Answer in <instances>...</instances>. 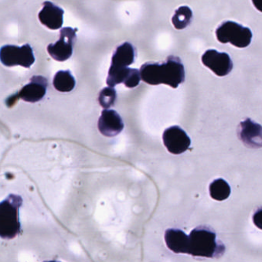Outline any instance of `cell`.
<instances>
[{
    "label": "cell",
    "mask_w": 262,
    "mask_h": 262,
    "mask_svg": "<svg viewBox=\"0 0 262 262\" xmlns=\"http://www.w3.org/2000/svg\"><path fill=\"white\" fill-rule=\"evenodd\" d=\"M75 78L69 71H60L54 77L53 85L61 92H70L75 87Z\"/></svg>",
    "instance_id": "9a60e30c"
},
{
    "label": "cell",
    "mask_w": 262,
    "mask_h": 262,
    "mask_svg": "<svg viewBox=\"0 0 262 262\" xmlns=\"http://www.w3.org/2000/svg\"><path fill=\"white\" fill-rule=\"evenodd\" d=\"M43 6V9L38 14L41 24L52 30L60 29L63 24V9L49 1L45 2Z\"/></svg>",
    "instance_id": "4fadbf2b"
},
{
    "label": "cell",
    "mask_w": 262,
    "mask_h": 262,
    "mask_svg": "<svg viewBox=\"0 0 262 262\" xmlns=\"http://www.w3.org/2000/svg\"><path fill=\"white\" fill-rule=\"evenodd\" d=\"M117 93L116 91L114 88L108 87L104 88L101 92H100L99 104L102 106L104 108L108 109L115 104L116 101Z\"/></svg>",
    "instance_id": "ac0fdd59"
},
{
    "label": "cell",
    "mask_w": 262,
    "mask_h": 262,
    "mask_svg": "<svg viewBox=\"0 0 262 262\" xmlns=\"http://www.w3.org/2000/svg\"><path fill=\"white\" fill-rule=\"evenodd\" d=\"M252 3L258 10L262 12V0H252Z\"/></svg>",
    "instance_id": "ffe728a7"
},
{
    "label": "cell",
    "mask_w": 262,
    "mask_h": 262,
    "mask_svg": "<svg viewBox=\"0 0 262 262\" xmlns=\"http://www.w3.org/2000/svg\"><path fill=\"white\" fill-rule=\"evenodd\" d=\"M135 58V49L134 46L129 42H124V44L118 47L115 54L112 57V66L111 67L121 68L128 67L132 64Z\"/></svg>",
    "instance_id": "5bb4252c"
},
{
    "label": "cell",
    "mask_w": 262,
    "mask_h": 262,
    "mask_svg": "<svg viewBox=\"0 0 262 262\" xmlns=\"http://www.w3.org/2000/svg\"><path fill=\"white\" fill-rule=\"evenodd\" d=\"M238 135L248 147H262V127L250 119L240 124Z\"/></svg>",
    "instance_id": "7c38bea8"
},
{
    "label": "cell",
    "mask_w": 262,
    "mask_h": 262,
    "mask_svg": "<svg viewBox=\"0 0 262 262\" xmlns=\"http://www.w3.org/2000/svg\"><path fill=\"white\" fill-rule=\"evenodd\" d=\"M215 232L207 228L193 229L189 235L186 234L183 254L195 257L213 258L224 251V247L216 243Z\"/></svg>",
    "instance_id": "7a4b0ae2"
},
{
    "label": "cell",
    "mask_w": 262,
    "mask_h": 262,
    "mask_svg": "<svg viewBox=\"0 0 262 262\" xmlns=\"http://www.w3.org/2000/svg\"><path fill=\"white\" fill-rule=\"evenodd\" d=\"M211 197L217 201H223L229 198L231 188L229 183L223 179L214 180L209 186Z\"/></svg>",
    "instance_id": "2e32d148"
},
{
    "label": "cell",
    "mask_w": 262,
    "mask_h": 262,
    "mask_svg": "<svg viewBox=\"0 0 262 262\" xmlns=\"http://www.w3.org/2000/svg\"><path fill=\"white\" fill-rule=\"evenodd\" d=\"M23 200L18 195H10L0 203V237L13 238L20 232L18 209Z\"/></svg>",
    "instance_id": "3957f363"
},
{
    "label": "cell",
    "mask_w": 262,
    "mask_h": 262,
    "mask_svg": "<svg viewBox=\"0 0 262 262\" xmlns=\"http://www.w3.org/2000/svg\"><path fill=\"white\" fill-rule=\"evenodd\" d=\"M48 81L46 78L41 76H34L31 82L15 94V96L21 98L28 102H37L44 98L47 90Z\"/></svg>",
    "instance_id": "30bf717a"
},
{
    "label": "cell",
    "mask_w": 262,
    "mask_h": 262,
    "mask_svg": "<svg viewBox=\"0 0 262 262\" xmlns=\"http://www.w3.org/2000/svg\"><path fill=\"white\" fill-rule=\"evenodd\" d=\"M0 61L8 67L21 66L29 68L35 62V57L29 45H25L21 47L8 45L0 49Z\"/></svg>",
    "instance_id": "5b68a950"
},
{
    "label": "cell",
    "mask_w": 262,
    "mask_h": 262,
    "mask_svg": "<svg viewBox=\"0 0 262 262\" xmlns=\"http://www.w3.org/2000/svg\"><path fill=\"white\" fill-rule=\"evenodd\" d=\"M217 39L222 43H231L238 48H246L252 41V33L249 28L235 21L223 23L216 29Z\"/></svg>",
    "instance_id": "277c9868"
},
{
    "label": "cell",
    "mask_w": 262,
    "mask_h": 262,
    "mask_svg": "<svg viewBox=\"0 0 262 262\" xmlns=\"http://www.w3.org/2000/svg\"><path fill=\"white\" fill-rule=\"evenodd\" d=\"M124 123L121 116L114 110L103 111L98 121V129L105 137L118 135L124 129Z\"/></svg>",
    "instance_id": "8fae6325"
},
{
    "label": "cell",
    "mask_w": 262,
    "mask_h": 262,
    "mask_svg": "<svg viewBox=\"0 0 262 262\" xmlns=\"http://www.w3.org/2000/svg\"><path fill=\"white\" fill-rule=\"evenodd\" d=\"M253 223L258 229L262 230V209H258L254 214Z\"/></svg>",
    "instance_id": "d6986e66"
},
{
    "label": "cell",
    "mask_w": 262,
    "mask_h": 262,
    "mask_svg": "<svg viewBox=\"0 0 262 262\" xmlns=\"http://www.w3.org/2000/svg\"><path fill=\"white\" fill-rule=\"evenodd\" d=\"M163 143L171 154H181L189 149L190 138L183 129L177 126L169 127L163 134Z\"/></svg>",
    "instance_id": "ba28073f"
},
{
    "label": "cell",
    "mask_w": 262,
    "mask_h": 262,
    "mask_svg": "<svg viewBox=\"0 0 262 262\" xmlns=\"http://www.w3.org/2000/svg\"><path fill=\"white\" fill-rule=\"evenodd\" d=\"M202 61L205 66L220 77L229 75L233 68L232 60L228 54L221 53L213 49L206 51L203 54Z\"/></svg>",
    "instance_id": "52a82bcc"
},
{
    "label": "cell",
    "mask_w": 262,
    "mask_h": 262,
    "mask_svg": "<svg viewBox=\"0 0 262 262\" xmlns=\"http://www.w3.org/2000/svg\"><path fill=\"white\" fill-rule=\"evenodd\" d=\"M140 73L137 69H130V68L111 67L109 69L108 77H107V84L109 87L114 88L117 84L124 83L127 88L137 87L140 84Z\"/></svg>",
    "instance_id": "9c48e42d"
},
{
    "label": "cell",
    "mask_w": 262,
    "mask_h": 262,
    "mask_svg": "<svg viewBox=\"0 0 262 262\" xmlns=\"http://www.w3.org/2000/svg\"><path fill=\"white\" fill-rule=\"evenodd\" d=\"M46 262H60V261H46Z\"/></svg>",
    "instance_id": "44dd1931"
},
{
    "label": "cell",
    "mask_w": 262,
    "mask_h": 262,
    "mask_svg": "<svg viewBox=\"0 0 262 262\" xmlns=\"http://www.w3.org/2000/svg\"><path fill=\"white\" fill-rule=\"evenodd\" d=\"M140 77L146 84L158 85L167 84L177 89L185 80V69L178 57L171 55L163 64L148 62L141 66Z\"/></svg>",
    "instance_id": "6da1fadb"
},
{
    "label": "cell",
    "mask_w": 262,
    "mask_h": 262,
    "mask_svg": "<svg viewBox=\"0 0 262 262\" xmlns=\"http://www.w3.org/2000/svg\"><path fill=\"white\" fill-rule=\"evenodd\" d=\"M192 18V12L188 6H181L176 11L172 18V23L177 29L187 27Z\"/></svg>",
    "instance_id": "e0dca14e"
},
{
    "label": "cell",
    "mask_w": 262,
    "mask_h": 262,
    "mask_svg": "<svg viewBox=\"0 0 262 262\" xmlns=\"http://www.w3.org/2000/svg\"><path fill=\"white\" fill-rule=\"evenodd\" d=\"M77 29L64 28L60 31V38L55 44L48 46L49 55L58 61H64L71 58L73 52V46L76 39Z\"/></svg>",
    "instance_id": "8992f818"
}]
</instances>
